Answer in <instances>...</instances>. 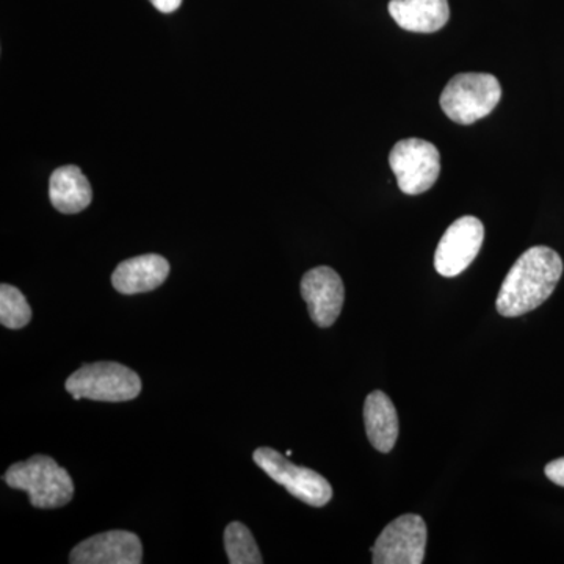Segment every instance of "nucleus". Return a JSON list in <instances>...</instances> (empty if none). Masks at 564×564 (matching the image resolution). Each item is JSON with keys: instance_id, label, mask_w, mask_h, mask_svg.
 <instances>
[{"instance_id": "nucleus-1", "label": "nucleus", "mask_w": 564, "mask_h": 564, "mask_svg": "<svg viewBox=\"0 0 564 564\" xmlns=\"http://www.w3.org/2000/svg\"><path fill=\"white\" fill-rule=\"evenodd\" d=\"M562 274L563 261L558 252L549 247L530 248L505 278L497 295V311L503 317H519L536 310L551 299Z\"/></svg>"}, {"instance_id": "nucleus-2", "label": "nucleus", "mask_w": 564, "mask_h": 564, "mask_svg": "<svg viewBox=\"0 0 564 564\" xmlns=\"http://www.w3.org/2000/svg\"><path fill=\"white\" fill-rule=\"evenodd\" d=\"M3 481L10 488L28 492L33 507L41 510L65 507L74 496L68 470L46 455H35L28 462L13 464L3 475Z\"/></svg>"}, {"instance_id": "nucleus-3", "label": "nucleus", "mask_w": 564, "mask_h": 564, "mask_svg": "<svg viewBox=\"0 0 564 564\" xmlns=\"http://www.w3.org/2000/svg\"><path fill=\"white\" fill-rule=\"evenodd\" d=\"M500 98L502 87L492 74L463 73L448 82L440 102L452 121L469 126L488 117Z\"/></svg>"}, {"instance_id": "nucleus-4", "label": "nucleus", "mask_w": 564, "mask_h": 564, "mask_svg": "<svg viewBox=\"0 0 564 564\" xmlns=\"http://www.w3.org/2000/svg\"><path fill=\"white\" fill-rule=\"evenodd\" d=\"M66 391L74 400L128 402L141 392L139 375L120 362H95L82 366L68 380Z\"/></svg>"}, {"instance_id": "nucleus-5", "label": "nucleus", "mask_w": 564, "mask_h": 564, "mask_svg": "<svg viewBox=\"0 0 564 564\" xmlns=\"http://www.w3.org/2000/svg\"><path fill=\"white\" fill-rule=\"evenodd\" d=\"M389 165L395 174L400 191L406 195H422L440 177V150L426 140H400L389 154Z\"/></svg>"}, {"instance_id": "nucleus-6", "label": "nucleus", "mask_w": 564, "mask_h": 564, "mask_svg": "<svg viewBox=\"0 0 564 564\" xmlns=\"http://www.w3.org/2000/svg\"><path fill=\"white\" fill-rule=\"evenodd\" d=\"M252 459L278 485L284 486L289 492L311 507H325L332 500L333 488L325 477L307 467L296 466L289 462L288 456L270 447H261L254 452Z\"/></svg>"}, {"instance_id": "nucleus-7", "label": "nucleus", "mask_w": 564, "mask_h": 564, "mask_svg": "<svg viewBox=\"0 0 564 564\" xmlns=\"http://www.w3.org/2000/svg\"><path fill=\"white\" fill-rule=\"evenodd\" d=\"M485 226L478 218H458L448 226L434 252V269L445 278H455L470 265L481 250Z\"/></svg>"}, {"instance_id": "nucleus-8", "label": "nucleus", "mask_w": 564, "mask_h": 564, "mask_svg": "<svg viewBox=\"0 0 564 564\" xmlns=\"http://www.w3.org/2000/svg\"><path fill=\"white\" fill-rule=\"evenodd\" d=\"M426 525L417 514H403L381 532L373 545L375 564H421L425 558Z\"/></svg>"}, {"instance_id": "nucleus-9", "label": "nucleus", "mask_w": 564, "mask_h": 564, "mask_svg": "<svg viewBox=\"0 0 564 564\" xmlns=\"http://www.w3.org/2000/svg\"><path fill=\"white\" fill-rule=\"evenodd\" d=\"M302 296L315 325L329 328L343 313L344 282L329 267H315L303 276Z\"/></svg>"}, {"instance_id": "nucleus-10", "label": "nucleus", "mask_w": 564, "mask_h": 564, "mask_svg": "<svg viewBox=\"0 0 564 564\" xmlns=\"http://www.w3.org/2000/svg\"><path fill=\"white\" fill-rule=\"evenodd\" d=\"M143 562V545L135 533L126 530L95 534L70 551L73 564H139Z\"/></svg>"}, {"instance_id": "nucleus-11", "label": "nucleus", "mask_w": 564, "mask_h": 564, "mask_svg": "<svg viewBox=\"0 0 564 564\" xmlns=\"http://www.w3.org/2000/svg\"><path fill=\"white\" fill-rule=\"evenodd\" d=\"M170 274V263L159 254H143L121 262L111 274V284L122 295H137L161 288Z\"/></svg>"}, {"instance_id": "nucleus-12", "label": "nucleus", "mask_w": 564, "mask_h": 564, "mask_svg": "<svg viewBox=\"0 0 564 564\" xmlns=\"http://www.w3.org/2000/svg\"><path fill=\"white\" fill-rule=\"evenodd\" d=\"M388 10L403 31L414 33L441 31L451 20L448 0H391Z\"/></svg>"}, {"instance_id": "nucleus-13", "label": "nucleus", "mask_w": 564, "mask_h": 564, "mask_svg": "<svg viewBox=\"0 0 564 564\" xmlns=\"http://www.w3.org/2000/svg\"><path fill=\"white\" fill-rule=\"evenodd\" d=\"M364 422L370 444L381 454H389L399 440V415L384 392L375 391L367 395Z\"/></svg>"}, {"instance_id": "nucleus-14", "label": "nucleus", "mask_w": 564, "mask_h": 564, "mask_svg": "<svg viewBox=\"0 0 564 564\" xmlns=\"http://www.w3.org/2000/svg\"><path fill=\"white\" fill-rule=\"evenodd\" d=\"M50 199L55 209L68 215L79 214L90 206L91 185L79 166L65 165L52 173Z\"/></svg>"}, {"instance_id": "nucleus-15", "label": "nucleus", "mask_w": 564, "mask_h": 564, "mask_svg": "<svg viewBox=\"0 0 564 564\" xmlns=\"http://www.w3.org/2000/svg\"><path fill=\"white\" fill-rule=\"evenodd\" d=\"M225 549L231 564H261V552L242 522H231L225 530Z\"/></svg>"}, {"instance_id": "nucleus-16", "label": "nucleus", "mask_w": 564, "mask_h": 564, "mask_svg": "<svg viewBox=\"0 0 564 564\" xmlns=\"http://www.w3.org/2000/svg\"><path fill=\"white\" fill-rule=\"evenodd\" d=\"M32 321V307L20 289L0 285V323L9 329H21Z\"/></svg>"}, {"instance_id": "nucleus-17", "label": "nucleus", "mask_w": 564, "mask_h": 564, "mask_svg": "<svg viewBox=\"0 0 564 564\" xmlns=\"http://www.w3.org/2000/svg\"><path fill=\"white\" fill-rule=\"evenodd\" d=\"M544 473L545 477H547L552 484L563 486L564 488V458L549 463L547 466H545Z\"/></svg>"}, {"instance_id": "nucleus-18", "label": "nucleus", "mask_w": 564, "mask_h": 564, "mask_svg": "<svg viewBox=\"0 0 564 564\" xmlns=\"http://www.w3.org/2000/svg\"><path fill=\"white\" fill-rule=\"evenodd\" d=\"M150 2L161 13H173V11L180 9L182 0H150Z\"/></svg>"}]
</instances>
